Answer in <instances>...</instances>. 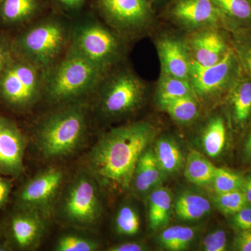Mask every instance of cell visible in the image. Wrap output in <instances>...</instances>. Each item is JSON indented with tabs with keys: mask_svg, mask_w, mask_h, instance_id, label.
I'll return each mask as SVG.
<instances>
[{
	"mask_svg": "<svg viewBox=\"0 0 251 251\" xmlns=\"http://www.w3.org/2000/svg\"><path fill=\"white\" fill-rule=\"evenodd\" d=\"M157 135L156 127L146 121L111 128L100 137L89 153L88 171L101 187L125 192L130 188L138 160Z\"/></svg>",
	"mask_w": 251,
	"mask_h": 251,
	"instance_id": "obj_1",
	"label": "cell"
},
{
	"mask_svg": "<svg viewBox=\"0 0 251 251\" xmlns=\"http://www.w3.org/2000/svg\"><path fill=\"white\" fill-rule=\"evenodd\" d=\"M108 73L70 49L60 62L50 67L43 75L44 92L54 104L77 102L97 90Z\"/></svg>",
	"mask_w": 251,
	"mask_h": 251,
	"instance_id": "obj_2",
	"label": "cell"
},
{
	"mask_svg": "<svg viewBox=\"0 0 251 251\" xmlns=\"http://www.w3.org/2000/svg\"><path fill=\"white\" fill-rule=\"evenodd\" d=\"M87 111L79 101L63 105L46 117L39 125L36 143L46 159L65 158L83 143L87 131Z\"/></svg>",
	"mask_w": 251,
	"mask_h": 251,
	"instance_id": "obj_3",
	"label": "cell"
},
{
	"mask_svg": "<svg viewBox=\"0 0 251 251\" xmlns=\"http://www.w3.org/2000/svg\"><path fill=\"white\" fill-rule=\"evenodd\" d=\"M108 74L97 89L100 113L106 118L118 119L139 110L147 97L145 82L129 69Z\"/></svg>",
	"mask_w": 251,
	"mask_h": 251,
	"instance_id": "obj_4",
	"label": "cell"
},
{
	"mask_svg": "<svg viewBox=\"0 0 251 251\" xmlns=\"http://www.w3.org/2000/svg\"><path fill=\"white\" fill-rule=\"evenodd\" d=\"M71 49L109 72L125 55L123 37L99 23L87 22L75 28Z\"/></svg>",
	"mask_w": 251,
	"mask_h": 251,
	"instance_id": "obj_5",
	"label": "cell"
},
{
	"mask_svg": "<svg viewBox=\"0 0 251 251\" xmlns=\"http://www.w3.org/2000/svg\"><path fill=\"white\" fill-rule=\"evenodd\" d=\"M100 186L88 171L78 173L63 196L60 206L63 220L77 228L95 226L103 211Z\"/></svg>",
	"mask_w": 251,
	"mask_h": 251,
	"instance_id": "obj_6",
	"label": "cell"
},
{
	"mask_svg": "<svg viewBox=\"0 0 251 251\" xmlns=\"http://www.w3.org/2000/svg\"><path fill=\"white\" fill-rule=\"evenodd\" d=\"M96 7L122 37L145 34L153 27L157 11L148 0H95Z\"/></svg>",
	"mask_w": 251,
	"mask_h": 251,
	"instance_id": "obj_7",
	"label": "cell"
},
{
	"mask_svg": "<svg viewBox=\"0 0 251 251\" xmlns=\"http://www.w3.org/2000/svg\"><path fill=\"white\" fill-rule=\"evenodd\" d=\"M242 74V68L232 49L221 62L209 67L191 61L188 80L201 103L226 99Z\"/></svg>",
	"mask_w": 251,
	"mask_h": 251,
	"instance_id": "obj_8",
	"label": "cell"
},
{
	"mask_svg": "<svg viewBox=\"0 0 251 251\" xmlns=\"http://www.w3.org/2000/svg\"><path fill=\"white\" fill-rule=\"evenodd\" d=\"M67 40L64 25L47 20L28 30L19 41V49L28 62L39 69L49 68L62 52Z\"/></svg>",
	"mask_w": 251,
	"mask_h": 251,
	"instance_id": "obj_9",
	"label": "cell"
},
{
	"mask_svg": "<svg viewBox=\"0 0 251 251\" xmlns=\"http://www.w3.org/2000/svg\"><path fill=\"white\" fill-rule=\"evenodd\" d=\"M31 62H18L6 67L0 80V92L11 105L25 108L32 105L44 91L43 75Z\"/></svg>",
	"mask_w": 251,
	"mask_h": 251,
	"instance_id": "obj_10",
	"label": "cell"
},
{
	"mask_svg": "<svg viewBox=\"0 0 251 251\" xmlns=\"http://www.w3.org/2000/svg\"><path fill=\"white\" fill-rule=\"evenodd\" d=\"M158 13L184 34L204 27H224L212 0H168Z\"/></svg>",
	"mask_w": 251,
	"mask_h": 251,
	"instance_id": "obj_11",
	"label": "cell"
},
{
	"mask_svg": "<svg viewBox=\"0 0 251 251\" xmlns=\"http://www.w3.org/2000/svg\"><path fill=\"white\" fill-rule=\"evenodd\" d=\"M64 178V172L60 168L52 167L39 172L24 185L19 193L21 209L49 215Z\"/></svg>",
	"mask_w": 251,
	"mask_h": 251,
	"instance_id": "obj_12",
	"label": "cell"
},
{
	"mask_svg": "<svg viewBox=\"0 0 251 251\" xmlns=\"http://www.w3.org/2000/svg\"><path fill=\"white\" fill-rule=\"evenodd\" d=\"M184 34L191 61L204 67L214 65L232 49L231 34L222 27H209Z\"/></svg>",
	"mask_w": 251,
	"mask_h": 251,
	"instance_id": "obj_13",
	"label": "cell"
},
{
	"mask_svg": "<svg viewBox=\"0 0 251 251\" xmlns=\"http://www.w3.org/2000/svg\"><path fill=\"white\" fill-rule=\"evenodd\" d=\"M161 74L188 80L191 59L184 34L172 31L160 33L155 39Z\"/></svg>",
	"mask_w": 251,
	"mask_h": 251,
	"instance_id": "obj_14",
	"label": "cell"
},
{
	"mask_svg": "<svg viewBox=\"0 0 251 251\" xmlns=\"http://www.w3.org/2000/svg\"><path fill=\"white\" fill-rule=\"evenodd\" d=\"M25 140L12 123L0 116V171L18 175L23 170Z\"/></svg>",
	"mask_w": 251,
	"mask_h": 251,
	"instance_id": "obj_15",
	"label": "cell"
},
{
	"mask_svg": "<svg viewBox=\"0 0 251 251\" xmlns=\"http://www.w3.org/2000/svg\"><path fill=\"white\" fill-rule=\"evenodd\" d=\"M46 218L36 211L21 209L11 219V232L16 245L22 249L39 245L46 230Z\"/></svg>",
	"mask_w": 251,
	"mask_h": 251,
	"instance_id": "obj_16",
	"label": "cell"
},
{
	"mask_svg": "<svg viewBox=\"0 0 251 251\" xmlns=\"http://www.w3.org/2000/svg\"><path fill=\"white\" fill-rule=\"evenodd\" d=\"M166 177L158 164L153 148L147 149L138 160L130 187L139 196H148L153 189L161 186Z\"/></svg>",
	"mask_w": 251,
	"mask_h": 251,
	"instance_id": "obj_17",
	"label": "cell"
},
{
	"mask_svg": "<svg viewBox=\"0 0 251 251\" xmlns=\"http://www.w3.org/2000/svg\"><path fill=\"white\" fill-rule=\"evenodd\" d=\"M223 27L230 34L251 29V0H212Z\"/></svg>",
	"mask_w": 251,
	"mask_h": 251,
	"instance_id": "obj_18",
	"label": "cell"
},
{
	"mask_svg": "<svg viewBox=\"0 0 251 251\" xmlns=\"http://www.w3.org/2000/svg\"><path fill=\"white\" fill-rule=\"evenodd\" d=\"M235 125L243 126L251 120V77L242 72L226 98Z\"/></svg>",
	"mask_w": 251,
	"mask_h": 251,
	"instance_id": "obj_19",
	"label": "cell"
},
{
	"mask_svg": "<svg viewBox=\"0 0 251 251\" xmlns=\"http://www.w3.org/2000/svg\"><path fill=\"white\" fill-rule=\"evenodd\" d=\"M148 198L150 228L153 231L166 228L171 221L174 205L171 190L158 186L149 193Z\"/></svg>",
	"mask_w": 251,
	"mask_h": 251,
	"instance_id": "obj_20",
	"label": "cell"
},
{
	"mask_svg": "<svg viewBox=\"0 0 251 251\" xmlns=\"http://www.w3.org/2000/svg\"><path fill=\"white\" fill-rule=\"evenodd\" d=\"M211 204L209 199L201 193L185 191L176 196L173 210L178 219L184 222H196L210 214Z\"/></svg>",
	"mask_w": 251,
	"mask_h": 251,
	"instance_id": "obj_21",
	"label": "cell"
},
{
	"mask_svg": "<svg viewBox=\"0 0 251 251\" xmlns=\"http://www.w3.org/2000/svg\"><path fill=\"white\" fill-rule=\"evenodd\" d=\"M227 140L226 120L215 114L208 118L201 133V144L204 152L210 158H217L224 151Z\"/></svg>",
	"mask_w": 251,
	"mask_h": 251,
	"instance_id": "obj_22",
	"label": "cell"
},
{
	"mask_svg": "<svg viewBox=\"0 0 251 251\" xmlns=\"http://www.w3.org/2000/svg\"><path fill=\"white\" fill-rule=\"evenodd\" d=\"M155 141L153 150L162 171L166 176L177 174L184 168L186 160L179 145L168 136L161 137Z\"/></svg>",
	"mask_w": 251,
	"mask_h": 251,
	"instance_id": "obj_23",
	"label": "cell"
},
{
	"mask_svg": "<svg viewBox=\"0 0 251 251\" xmlns=\"http://www.w3.org/2000/svg\"><path fill=\"white\" fill-rule=\"evenodd\" d=\"M184 168L186 179L198 186H211L217 169L204 155L196 150L188 153Z\"/></svg>",
	"mask_w": 251,
	"mask_h": 251,
	"instance_id": "obj_24",
	"label": "cell"
},
{
	"mask_svg": "<svg viewBox=\"0 0 251 251\" xmlns=\"http://www.w3.org/2000/svg\"><path fill=\"white\" fill-rule=\"evenodd\" d=\"M191 95L196 94L189 80L161 73L155 92L159 108L170 100Z\"/></svg>",
	"mask_w": 251,
	"mask_h": 251,
	"instance_id": "obj_25",
	"label": "cell"
},
{
	"mask_svg": "<svg viewBox=\"0 0 251 251\" xmlns=\"http://www.w3.org/2000/svg\"><path fill=\"white\" fill-rule=\"evenodd\" d=\"M172 120L181 125H191L201 113V103L196 96L191 95L170 100L161 108Z\"/></svg>",
	"mask_w": 251,
	"mask_h": 251,
	"instance_id": "obj_26",
	"label": "cell"
},
{
	"mask_svg": "<svg viewBox=\"0 0 251 251\" xmlns=\"http://www.w3.org/2000/svg\"><path fill=\"white\" fill-rule=\"evenodd\" d=\"M198 230L188 226H175L163 229L158 236L162 249L170 251L186 250L196 239Z\"/></svg>",
	"mask_w": 251,
	"mask_h": 251,
	"instance_id": "obj_27",
	"label": "cell"
},
{
	"mask_svg": "<svg viewBox=\"0 0 251 251\" xmlns=\"http://www.w3.org/2000/svg\"><path fill=\"white\" fill-rule=\"evenodd\" d=\"M42 6L43 0H2L1 14L7 22H21L32 17Z\"/></svg>",
	"mask_w": 251,
	"mask_h": 251,
	"instance_id": "obj_28",
	"label": "cell"
},
{
	"mask_svg": "<svg viewBox=\"0 0 251 251\" xmlns=\"http://www.w3.org/2000/svg\"><path fill=\"white\" fill-rule=\"evenodd\" d=\"M114 225L117 234L125 237H133L140 231L139 214L131 204H123L117 211Z\"/></svg>",
	"mask_w": 251,
	"mask_h": 251,
	"instance_id": "obj_29",
	"label": "cell"
},
{
	"mask_svg": "<svg viewBox=\"0 0 251 251\" xmlns=\"http://www.w3.org/2000/svg\"><path fill=\"white\" fill-rule=\"evenodd\" d=\"M230 34L232 50L242 72L251 77V29Z\"/></svg>",
	"mask_w": 251,
	"mask_h": 251,
	"instance_id": "obj_30",
	"label": "cell"
},
{
	"mask_svg": "<svg viewBox=\"0 0 251 251\" xmlns=\"http://www.w3.org/2000/svg\"><path fill=\"white\" fill-rule=\"evenodd\" d=\"M99 247L95 239L78 234L61 236L54 247L56 251H94Z\"/></svg>",
	"mask_w": 251,
	"mask_h": 251,
	"instance_id": "obj_31",
	"label": "cell"
},
{
	"mask_svg": "<svg viewBox=\"0 0 251 251\" xmlns=\"http://www.w3.org/2000/svg\"><path fill=\"white\" fill-rule=\"evenodd\" d=\"M244 179L233 172L217 168L211 186L215 194L242 190Z\"/></svg>",
	"mask_w": 251,
	"mask_h": 251,
	"instance_id": "obj_32",
	"label": "cell"
},
{
	"mask_svg": "<svg viewBox=\"0 0 251 251\" xmlns=\"http://www.w3.org/2000/svg\"><path fill=\"white\" fill-rule=\"evenodd\" d=\"M214 203L221 213L231 216L247 204L242 190L215 194Z\"/></svg>",
	"mask_w": 251,
	"mask_h": 251,
	"instance_id": "obj_33",
	"label": "cell"
},
{
	"mask_svg": "<svg viewBox=\"0 0 251 251\" xmlns=\"http://www.w3.org/2000/svg\"><path fill=\"white\" fill-rule=\"evenodd\" d=\"M227 235L224 229H217L206 234L201 243L204 251H225L227 249Z\"/></svg>",
	"mask_w": 251,
	"mask_h": 251,
	"instance_id": "obj_34",
	"label": "cell"
},
{
	"mask_svg": "<svg viewBox=\"0 0 251 251\" xmlns=\"http://www.w3.org/2000/svg\"><path fill=\"white\" fill-rule=\"evenodd\" d=\"M232 225L239 232L251 229V204H247L232 215Z\"/></svg>",
	"mask_w": 251,
	"mask_h": 251,
	"instance_id": "obj_35",
	"label": "cell"
},
{
	"mask_svg": "<svg viewBox=\"0 0 251 251\" xmlns=\"http://www.w3.org/2000/svg\"><path fill=\"white\" fill-rule=\"evenodd\" d=\"M234 244L236 250L251 251V229L239 232Z\"/></svg>",
	"mask_w": 251,
	"mask_h": 251,
	"instance_id": "obj_36",
	"label": "cell"
},
{
	"mask_svg": "<svg viewBox=\"0 0 251 251\" xmlns=\"http://www.w3.org/2000/svg\"><path fill=\"white\" fill-rule=\"evenodd\" d=\"M146 245L141 242H128L112 246L108 249L109 251H148Z\"/></svg>",
	"mask_w": 251,
	"mask_h": 251,
	"instance_id": "obj_37",
	"label": "cell"
},
{
	"mask_svg": "<svg viewBox=\"0 0 251 251\" xmlns=\"http://www.w3.org/2000/svg\"><path fill=\"white\" fill-rule=\"evenodd\" d=\"M11 183L4 178L0 177V208L7 201L11 191Z\"/></svg>",
	"mask_w": 251,
	"mask_h": 251,
	"instance_id": "obj_38",
	"label": "cell"
},
{
	"mask_svg": "<svg viewBox=\"0 0 251 251\" xmlns=\"http://www.w3.org/2000/svg\"><path fill=\"white\" fill-rule=\"evenodd\" d=\"M54 1L58 2L61 6L65 8V9L78 10L83 6L86 0H54Z\"/></svg>",
	"mask_w": 251,
	"mask_h": 251,
	"instance_id": "obj_39",
	"label": "cell"
},
{
	"mask_svg": "<svg viewBox=\"0 0 251 251\" xmlns=\"http://www.w3.org/2000/svg\"><path fill=\"white\" fill-rule=\"evenodd\" d=\"M242 191L245 196L247 204H251V176L244 179Z\"/></svg>",
	"mask_w": 251,
	"mask_h": 251,
	"instance_id": "obj_40",
	"label": "cell"
},
{
	"mask_svg": "<svg viewBox=\"0 0 251 251\" xmlns=\"http://www.w3.org/2000/svg\"><path fill=\"white\" fill-rule=\"evenodd\" d=\"M7 59V53H6V50L3 49V47H1V46H0V74L6 68Z\"/></svg>",
	"mask_w": 251,
	"mask_h": 251,
	"instance_id": "obj_41",
	"label": "cell"
},
{
	"mask_svg": "<svg viewBox=\"0 0 251 251\" xmlns=\"http://www.w3.org/2000/svg\"><path fill=\"white\" fill-rule=\"evenodd\" d=\"M148 1L153 4L155 9H156L157 12H158V11L164 6V4H166L168 0H148Z\"/></svg>",
	"mask_w": 251,
	"mask_h": 251,
	"instance_id": "obj_42",
	"label": "cell"
},
{
	"mask_svg": "<svg viewBox=\"0 0 251 251\" xmlns=\"http://www.w3.org/2000/svg\"><path fill=\"white\" fill-rule=\"evenodd\" d=\"M245 154L248 158L251 159V130L249 136H248L247 142H246Z\"/></svg>",
	"mask_w": 251,
	"mask_h": 251,
	"instance_id": "obj_43",
	"label": "cell"
}]
</instances>
